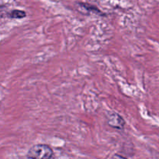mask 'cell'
Listing matches in <instances>:
<instances>
[{
	"label": "cell",
	"instance_id": "obj_1",
	"mask_svg": "<svg viewBox=\"0 0 159 159\" xmlns=\"http://www.w3.org/2000/svg\"><path fill=\"white\" fill-rule=\"evenodd\" d=\"M53 156V150L50 146L44 144H38L32 146L26 154V159H51Z\"/></svg>",
	"mask_w": 159,
	"mask_h": 159
},
{
	"label": "cell",
	"instance_id": "obj_2",
	"mask_svg": "<svg viewBox=\"0 0 159 159\" xmlns=\"http://www.w3.org/2000/svg\"><path fill=\"white\" fill-rule=\"evenodd\" d=\"M107 123L111 127L118 130L124 129L126 124L124 118L115 112H110L107 116Z\"/></svg>",
	"mask_w": 159,
	"mask_h": 159
},
{
	"label": "cell",
	"instance_id": "obj_4",
	"mask_svg": "<svg viewBox=\"0 0 159 159\" xmlns=\"http://www.w3.org/2000/svg\"><path fill=\"white\" fill-rule=\"evenodd\" d=\"M113 159H126V158H124V157H122V156H120V155H116L114 157H113Z\"/></svg>",
	"mask_w": 159,
	"mask_h": 159
},
{
	"label": "cell",
	"instance_id": "obj_3",
	"mask_svg": "<svg viewBox=\"0 0 159 159\" xmlns=\"http://www.w3.org/2000/svg\"><path fill=\"white\" fill-rule=\"evenodd\" d=\"M10 17L13 19H22L26 17V14L24 11L22 10H13L10 13Z\"/></svg>",
	"mask_w": 159,
	"mask_h": 159
}]
</instances>
